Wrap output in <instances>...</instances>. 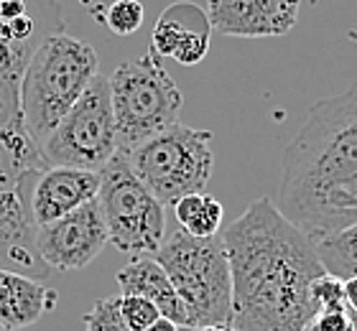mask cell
Wrapping results in <instances>:
<instances>
[{
    "label": "cell",
    "mask_w": 357,
    "mask_h": 331,
    "mask_svg": "<svg viewBox=\"0 0 357 331\" xmlns=\"http://www.w3.org/2000/svg\"><path fill=\"white\" fill-rule=\"evenodd\" d=\"M232 278V329L301 331L317 314L312 283L324 275L317 245L291 224L271 197L220 232Z\"/></svg>",
    "instance_id": "1"
},
{
    "label": "cell",
    "mask_w": 357,
    "mask_h": 331,
    "mask_svg": "<svg viewBox=\"0 0 357 331\" xmlns=\"http://www.w3.org/2000/svg\"><path fill=\"white\" fill-rule=\"evenodd\" d=\"M273 204L314 243L357 222V82L312 107L283 151Z\"/></svg>",
    "instance_id": "2"
},
{
    "label": "cell",
    "mask_w": 357,
    "mask_h": 331,
    "mask_svg": "<svg viewBox=\"0 0 357 331\" xmlns=\"http://www.w3.org/2000/svg\"><path fill=\"white\" fill-rule=\"evenodd\" d=\"M100 74L92 44L69 33L38 41L18 82V110L23 128L38 148Z\"/></svg>",
    "instance_id": "3"
},
{
    "label": "cell",
    "mask_w": 357,
    "mask_h": 331,
    "mask_svg": "<svg viewBox=\"0 0 357 331\" xmlns=\"http://www.w3.org/2000/svg\"><path fill=\"white\" fill-rule=\"evenodd\" d=\"M184 303L186 326H232V278L222 235L192 237L166 229L153 255Z\"/></svg>",
    "instance_id": "4"
},
{
    "label": "cell",
    "mask_w": 357,
    "mask_h": 331,
    "mask_svg": "<svg viewBox=\"0 0 357 331\" xmlns=\"http://www.w3.org/2000/svg\"><path fill=\"white\" fill-rule=\"evenodd\" d=\"M118 153H130L143 140L178 123L181 92L161 56L149 52L123 61L107 77Z\"/></svg>",
    "instance_id": "5"
},
{
    "label": "cell",
    "mask_w": 357,
    "mask_h": 331,
    "mask_svg": "<svg viewBox=\"0 0 357 331\" xmlns=\"http://www.w3.org/2000/svg\"><path fill=\"white\" fill-rule=\"evenodd\" d=\"M49 169L41 148L18 125L0 128V268H38L36 224L31 217V192Z\"/></svg>",
    "instance_id": "6"
},
{
    "label": "cell",
    "mask_w": 357,
    "mask_h": 331,
    "mask_svg": "<svg viewBox=\"0 0 357 331\" xmlns=\"http://www.w3.org/2000/svg\"><path fill=\"white\" fill-rule=\"evenodd\" d=\"M141 184L164 206H174L186 194L204 192L212 169V130L172 125L143 140L126 153Z\"/></svg>",
    "instance_id": "7"
},
{
    "label": "cell",
    "mask_w": 357,
    "mask_h": 331,
    "mask_svg": "<svg viewBox=\"0 0 357 331\" xmlns=\"http://www.w3.org/2000/svg\"><path fill=\"white\" fill-rule=\"evenodd\" d=\"M97 204L110 243L128 258H153L166 237V206L141 184L126 153H115L100 171Z\"/></svg>",
    "instance_id": "8"
},
{
    "label": "cell",
    "mask_w": 357,
    "mask_h": 331,
    "mask_svg": "<svg viewBox=\"0 0 357 331\" xmlns=\"http://www.w3.org/2000/svg\"><path fill=\"white\" fill-rule=\"evenodd\" d=\"M118 153L115 140V120L110 107V87L107 77L97 74L75 107L59 120L52 135L44 140L41 155L49 166L64 169L100 171Z\"/></svg>",
    "instance_id": "9"
},
{
    "label": "cell",
    "mask_w": 357,
    "mask_h": 331,
    "mask_svg": "<svg viewBox=\"0 0 357 331\" xmlns=\"http://www.w3.org/2000/svg\"><path fill=\"white\" fill-rule=\"evenodd\" d=\"M107 243H110V235H107V224L97 199L61 220L36 227V237H33L38 260L46 268L61 272L82 270L89 263H95Z\"/></svg>",
    "instance_id": "10"
},
{
    "label": "cell",
    "mask_w": 357,
    "mask_h": 331,
    "mask_svg": "<svg viewBox=\"0 0 357 331\" xmlns=\"http://www.w3.org/2000/svg\"><path fill=\"white\" fill-rule=\"evenodd\" d=\"M301 0H207L212 31L222 36H286L298 23Z\"/></svg>",
    "instance_id": "11"
},
{
    "label": "cell",
    "mask_w": 357,
    "mask_h": 331,
    "mask_svg": "<svg viewBox=\"0 0 357 331\" xmlns=\"http://www.w3.org/2000/svg\"><path fill=\"white\" fill-rule=\"evenodd\" d=\"M212 44V26L207 10L189 0H178L158 15L149 49L158 56H172L178 64H199Z\"/></svg>",
    "instance_id": "12"
},
{
    "label": "cell",
    "mask_w": 357,
    "mask_h": 331,
    "mask_svg": "<svg viewBox=\"0 0 357 331\" xmlns=\"http://www.w3.org/2000/svg\"><path fill=\"white\" fill-rule=\"evenodd\" d=\"M100 192V174L64 166H49L36 178L31 192V217L36 227L72 214L87 201L97 199Z\"/></svg>",
    "instance_id": "13"
},
{
    "label": "cell",
    "mask_w": 357,
    "mask_h": 331,
    "mask_svg": "<svg viewBox=\"0 0 357 331\" xmlns=\"http://www.w3.org/2000/svg\"><path fill=\"white\" fill-rule=\"evenodd\" d=\"M56 291L18 270L0 268V324L8 331L41 321L56 306Z\"/></svg>",
    "instance_id": "14"
},
{
    "label": "cell",
    "mask_w": 357,
    "mask_h": 331,
    "mask_svg": "<svg viewBox=\"0 0 357 331\" xmlns=\"http://www.w3.org/2000/svg\"><path fill=\"white\" fill-rule=\"evenodd\" d=\"M120 295H141L158 309V314L176 326H186V311L174 291L164 268L153 258H130L118 270Z\"/></svg>",
    "instance_id": "15"
},
{
    "label": "cell",
    "mask_w": 357,
    "mask_h": 331,
    "mask_svg": "<svg viewBox=\"0 0 357 331\" xmlns=\"http://www.w3.org/2000/svg\"><path fill=\"white\" fill-rule=\"evenodd\" d=\"M178 227L192 237H215L222 232L225 209L209 194H186L174 204Z\"/></svg>",
    "instance_id": "16"
},
{
    "label": "cell",
    "mask_w": 357,
    "mask_h": 331,
    "mask_svg": "<svg viewBox=\"0 0 357 331\" xmlns=\"http://www.w3.org/2000/svg\"><path fill=\"white\" fill-rule=\"evenodd\" d=\"M317 258L327 275L340 280L357 278V222L335 235L317 240Z\"/></svg>",
    "instance_id": "17"
},
{
    "label": "cell",
    "mask_w": 357,
    "mask_h": 331,
    "mask_svg": "<svg viewBox=\"0 0 357 331\" xmlns=\"http://www.w3.org/2000/svg\"><path fill=\"white\" fill-rule=\"evenodd\" d=\"M105 26L115 36H133L143 26V3L141 0H115L105 10Z\"/></svg>",
    "instance_id": "18"
},
{
    "label": "cell",
    "mask_w": 357,
    "mask_h": 331,
    "mask_svg": "<svg viewBox=\"0 0 357 331\" xmlns=\"http://www.w3.org/2000/svg\"><path fill=\"white\" fill-rule=\"evenodd\" d=\"M84 331H130L120 316V295L100 298L92 311L84 314Z\"/></svg>",
    "instance_id": "19"
},
{
    "label": "cell",
    "mask_w": 357,
    "mask_h": 331,
    "mask_svg": "<svg viewBox=\"0 0 357 331\" xmlns=\"http://www.w3.org/2000/svg\"><path fill=\"white\" fill-rule=\"evenodd\" d=\"M120 316L130 331H146L158 318H164L156 306L141 295H120Z\"/></svg>",
    "instance_id": "20"
},
{
    "label": "cell",
    "mask_w": 357,
    "mask_h": 331,
    "mask_svg": "<svg viewBox=\"0 0 357 331\" xmlns=\"http://www.w3.org/2000/svg\"><path fill=\"white\" fill-rule=\"evenodd\" d=\"M312 298L317 303V311H340L347 309L344 303V291H342V280L335 278V275H319V278L312 283Z\"/></svg>",
    "instance_id": "21"
},
{
    "label": "cell",
    "mask_w": 357,
    "mask_h": 331,
    "mask_svg": "<svg viewBox=\"0 0 357 331\" xmlns=\"http://www.w3.org/2000/svg\"><path fill=\"white\" fill-rule=\"evenodd\" d=\"M301 331H357V314L350 309L317 311Z\"/></svg>",
    "instance_id": "22"
},
{
    "label": "cell",
    "mask_w": 357,
    "mask_h": 331,
    "mask_svg": "<svg viewBox=\"0 0 357 331\" xmlns=\"http://www.w3.org/2000/svg\"><path fill=\"white\" fill-rule=\"evenodd\" d=\"M342 291H344V303L352 314H357V278L342 280Z\"/></svg>",
    "instance_id": "23"
},
{
    "label": "cell",
    "mask_w": 357,
    "mask_h": 331,
    "mask_svg": "<svg viewBox=\"0 0 357 331\" xmlns=\"http://www.w3.org/2000/svg\"><path fill=\"white\" fill-rule=\"evenodd\" d=\"M146 331H178V326L174 321H169V318H158L156 324H151Z\"/></svg>",
    "instance_id": "24"
},
{
    "label": "cell",
    "mask_w": 357,
    "mask_h": 331,
    "mask_svg": "<svg viewBox=\"0 0 357 331\" xmlns=\"http://www.w3.org/2000/svg\"><path fill=\"white\" fill-rule=\"evenodd\" d=\"M178 331H238L232 326H178Z\"/></svg>",
    "instance_id": "25"
},
{
    "label": "cell",
    "mask_w": 357,
    "mask_h": 331,
    "mask_svg": "<svg viewBox=\"0 0 357 331\" xmlns=\"http://www.w3.org/2000/svg\"><path fill=\"white\" fill-rule=\"evenodd\" d=\"M0 331H8V329H6V326H3V324H0Z\"/></svg>",
    "instance_id": "26"
}]
</instances>
